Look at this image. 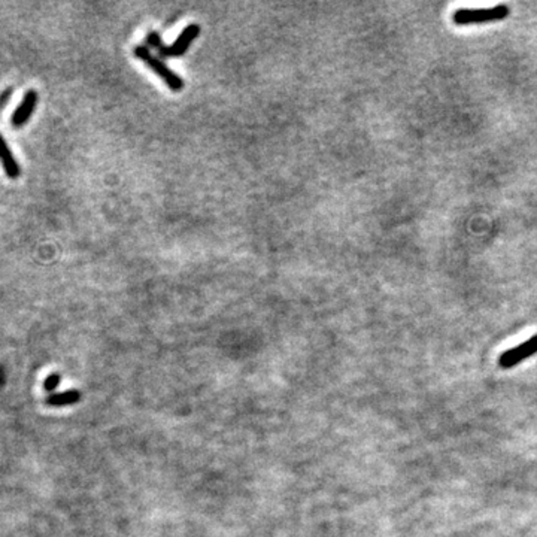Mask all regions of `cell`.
<instances>
[{"mask_svg": "<svg viewBox=\"0 0 537 537\" xmlns=\"http://www.w3.org/2000/svg\"><path fill=\"white\" fill-rule=\"evenodd\" d=\"M133 54L136 58L144 61V63L157 76H160L169 90L175 91V93L184 90V80L181 78V76L169 68L160 57H156L154 54H152L147 45H136Z\"/></svg>", "mask_w": 537, "mask_h": 537, "instance_id": "6da1fadb", "label": "cell"}, {"mask_svg": "<svg viewBox=\"0 0 537 537\" xmlns=\"http://www.w3.org/2000/svg\"><path fill=\"white\" fill-rule=\"evenodd\" d=\"M511 14L509 6L499 5L496 8H487V9H466L459 8L452 14V21L457 26H467V24H479V23H488V21H500L508 18Z\"/></svg>", "mask_w": 537, "mask_h": 537, "instance_id": "7a4b0ae2", "label": "cell"}, {"mask_svg": "<svg viewBox=\"0 0 537 537\" xmlns=\"http://www.w3.org/2000/svg\"><path fill=\"white\" fill-rule=\"evenodd\" d=\"M201 32L202 28L201 26H198L197 23H193V24H188L186 28L182 30L181 35L178 36V39L172 43V45H161L160 50L157 51L159 55L161 58H172V57H181L186 54L188 51V48L191 47V43L201 36Z\"/></svg>", "mask_w": 537, "mask_h": 537, "instance_id": "3957f363", "label": "cell"}, {"mask_svg": "<svg viewBox=\"0 0 537 537\" xmlns=\"http://www.w3.org/2000/svg\"><path fill=\"white\" fill-rule=\"evenodd\" d=\"M537 354V334L530 337L528 341L518 345L516 348L508 349L500 356L499 366L501 369H512V367L523 363L524 360L530 358L531 356Z\"/></svg>", "mask_w": 537, "mask_h": 537, "instance_id": "277c9868", "label": "cell"}, {"mask_svg": "<svg viewBox=\"0 0 537 537\" xmlns=\"http://www.w3.org/2000/svg\"><path fill=\"white\" fill-rule=\"evenodd\" d=\"M36 103H38V93L35 90H28L27 93L24 95V99L23 102L20 103V106L15 110L14 115H12V124L15 127H21L24 126L26 122L28 121L30 115L33 114L35 107H36Z\"/></svg>", "mask_w": 537, "mask_h": 537, "instance_id": "5b68a950", "label": "cell"}, {"mask_svg": "<svg viewBox=\"0 0 537 537\" xmlns=\"http://www.w3.org/2000/svg\"><path fill=\"white\" fill-rule=\"evenodd\" d=\"M0 160H2L4 169H5V172L9 178L15 179V178L20 176V166H18L17 161H15L12 152L8 148V144L5 142L2 134H0Z\"/></svg>", "mask_w": 537, "mask_h": 537, "instance_id": "8992f818", "label": "cell"}, {"mask_svg": "<svg viewBox=\"0 0 537 537\" xmlns=\"http://www.w3.org/2000/svg\"><path fill=\"white\" fill-rule=\"evenodd\" d=\"M80 398H81V394L78 390H68L63 393H54L48 395L47 403L50 406L60 408V406H69V405L80 402Z\"/></svg>", "mask_w": 537, "mask_h": 537, "instance_id": "52a82bcc", "label": "cell"}, {"mask_svg": "<svg viewBox=\"0 0 537 537\" xmlns=\"http://www.w3.org/2000/svg\"><path fill=\"white\" fill-rule=\"evenodd\" d=\"M163 45V39H161V35L159 32H156V30H152V32H149L147 35V47L151 50H156L159 51L160 47Z\"/></svg>", "mask_w": 537, "mask_h": 537, "instance_id": "ba28073f", "label": "cell"}, {"mask_svg": "<svg viewBox=\"0 0 537 537\" xmlns=\"http://www.w3.org/2000/svg\"><path fill=\"white\" fill-rule=\"evenodd\" d=\"M60 381H61V376H60L58 373H53V375H50L47 379H45V382H43V388L47 390V391H54V390L58 387Z\"/></svg>", "mask_w": 537, "mask_h": 537, "instance_id": "9c48e42d", "label": "cell"}, {"mask_svg": "<svg viewBox=\"0 0 537 537\" xmlns=\"http://www.w3.org/2000/svg\"><path fill=\"white\" fill-rule=\"evenodd\" d=\"M12 93V90L11 88H8L6 91H4V93L2 95H0V106H4L6 102H8V99H9V95Z\"/></svg>", "mask_w": 537, "mask_h": 537, "instance_id": "30bf717a", "label": "cell"}]
</instances>
